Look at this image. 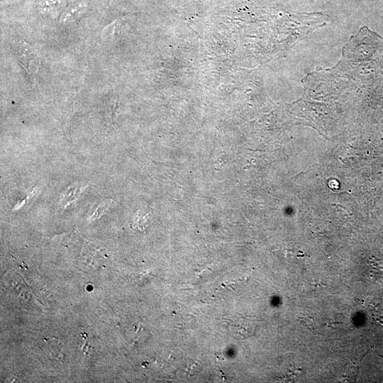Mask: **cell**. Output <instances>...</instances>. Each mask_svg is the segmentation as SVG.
<instances>
[{
    "label": "cell",
    "instance_id": "3",
    "mask_svg": "<svg viewBox=\"0 0 383 383\" xmlns=\"http://www.w3.org/2000/svg\"><path fill=\"white\" fill-rule=\"evenodd\" d=\"M47 350L54 358L60 359L63 356V345L55 338L45 340Z\"/></svg>",
    "mask_w": 383,
    "mask_h": 383
},
{
    "label": "cell",
    "instance_id": "4",
    "mask_svg": "<svg viewBox=\"0 0 383 383\" xmlns=\"http://www.w3.org/2000/svg\"><path fill=\"white\" fill-rule=\"evenodd\" d=\"M83 6H74L67 9L62 15L61 21L63 23H69L77 18L82 13Z\"/></svg>",
    "mask_w": 383,
    "mask_h": 383
},
{
    "label": "cell",
    "instance_id": "1",
    "mask_svg": "<svg viewBox=\"0 0 383 383\" xmlns=\"http://www.w3.org/2000/svg\"><path fill=\"white\" fill-rule=\"evenodd\" d=\"M16 51L20 64L24 67L30 76H34L38 70L36 57L31 48L23 40L16 42Z\"/></svg>",
    "mask_w": 383,
    "mask_h": 383
},
{
    "label": "cell",
    "instance_id": "2",
    "mask_svg": "<svg viewBox=\"0 0 383 383\" xmlns=\"http://www.w3.org/2000/svg\"><path fill=\"white\" fill-rule=\"evenodd\" d=\"M253 321L245 317L226 321V328L230 334L244 338L253 333L255 326Z\"/></svg>",
    "mask_w": 383,
    "mask_h": 383
}]
</instances>
